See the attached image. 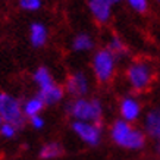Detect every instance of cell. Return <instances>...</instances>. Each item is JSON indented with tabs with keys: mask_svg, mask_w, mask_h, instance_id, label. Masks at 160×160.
<instances>
[{
	"mask_svg": "<svg viewBox=\"0 0 160 160\" xmlns=\"http://www.w3.org/2000/svg\"><path fill=\"white\" fill-rule=\"evenodd\" d=\"M144 129H146L147 135H150L156 141H160V106L153 107L146 115Z\"/></svg>",
	"mask_w": 160,
	"mask_h": 160,
	"instance_id": "cell-9",
	"label": "cell"
},
{
	"mask_svg": "<svg viewBox=\"0 0 160 160\" xmlns=\"http://www.w3.org/2000/svg\"><path fill=\"white\" fill-rule=\"evenodd\" d=\"M31 125L34 126L35 129H41L44 126V119L41 116H34L31 118Z\"/></svg>",
	"mask_w": 160,
	"mask_h": 160,
	"instance_id": "cell-21",
	"label": "cell"
},
{
	"mask_svg": "<svg viewBox=\"0 0 160 160\" xmlns=\"http://www.w3.org/2000/svg\"><path fill=\"white\" fill-rule=\"evenodd\" d=\"M72 131L77 134L88 146H98L102 141V129L100 126L88 122H72Z\"/></svg>",
	"mask_w": 160,
	"mask_h": 160,
	"instance_id": "cell-6",
	"label": "cell"
},
{
	"mask_svg": "<svg viewBox=\"0 0 160 160\" xmlns=\"http://www.w3.org/2000/svg\"><path fill=\"white\" fill-rule=\"evenodd\" d=\"M141 113V104L134 97H125L121 102V115L125 122H134Z\"/></svg>",
	"mask_w": 160,
	"mask_h": 160,
	"instance_id": "cell-10",
	"label": "cell"
},
{
	"mask_svg": "<svg viewBox=\"0 0 160 160\" xmlns=\"http://www.w3.org/2000/svg\"><path fill=\"white\" fill-rule=\"evenodd\" d=\"M66 110L78 122H94V125L102 126L103 106L98 98L85 100L77 98L66 104Z\"/></svg>",
	"mask_w": 160,
	"mask_h": 160,
	"instance_id": "cell-3",
	"label": "cell"
},
{
	"mask_svg": "<svg viewBox=\"0 0 160 160\" xmlns=\"http://www.w3.org/2000/svg\"><path fill=\"white\" fill-rule=\"evenodd\" d=\"M156 151H157V153H160V141H157V142H156Z\"/></svg>",
	"mask_w": 160,
	"mask_h": 160,
	"instance_id": "cell-22",
	"label": "cell"
},
{
	"mask_svg": "<svg viewBox=\"0 0 160 160\" xmlns=\"http://www.w3.org/2000/svg\"><path fill=\"white\" fill-rule=\"evenodd\" d=\"M156 75H157L156 65L148 59L134 60L126 69V79L132 90L137 92L147 91L148 88H151Z\"/></svg>",
	"mask_w": 160,
	"mask_h": 160,
	"instance_id": "cell-1",
	"label": "cell"
},
{
	"mask_svg": "<svg viewBox=\"0 0 160 160\" xmlns=\"http://www.w3.org/2000/svg\"><path fill=\"white\" fill-rule=\"evenodd\" d=\"M115 3L116 2H110V0H90L88 8H90V12L94 16V19L98 24H106L110 19L112 5H115Z\"/></svg>",
	"mask_w": 160,
	"mask_h": 160,
	"instance_id": "cell-7",
	"label": "cell"
},
{
	"mask_svg": "<svg viewBox=\"0 0 160 160\" xmlns=\"http://www.w3.org/2000/svg\"><path fill=\"white\" fill-rule=\"evenodd\" d=\"M128 5L131 6L135 12H138V13H144L148 9V3H147L146 0H129Z\"/></svg>",
	"mask_w": 160,
	"mask_h": 160,
	"instance_id": "cell-19",
	"label": "cell"
},
{
	"mask_svg": "<svg viewBox=\"0 0 160 160\" xmlns=\"http://www.w3.org/2000/svg\"><path fill=\"white\" fill-rule=\"evenodd\" d=\"M0 118L3 122L13 125L16 129H21L25 125V115L21 103L8 92H0Z\"/></svg>",
	"mask_w": 160,
	"mask_h": 160,
	"instance_id": "cell-5",
	"label": "cell"
},
{
	"mask_svg": "<svg viewBox=\"0 0 160 160\" xmlns=\"http://www.w3.org/2000/svg\"><path fill=\"white\" fill-rule=\"evenodd\" d=\"M91 68L94 72V77L100 84L109 82L116 68V56L112 53L109 49H100L94 54L91 62Z\"/></svg>",
	"mask_w": 160,
	"mask_h": 160,
	"instance_id": "cell-4",
	"label": "cell"
},
{
	"mask_svg": "<svg viewBox=\"0 0 160 160\" xmlns=\"http://www.w3.org/2000/svg\"><path fill=\"white\" fill-rule=\"evenodd\" d=\"M72 49L75 52H88L94 49V40L88 34H78L72 41Z\"/></svg>",
	"mask_w": 160,
	"mask_h": 160,
	"instance_id": "cell-15",
	"label": "cell"
},
{
	"mask_svg": "<svg viewBox=\"0 0 160 160\" xmlns=\"http://www.w3.org/2000/svg\"><path fill=\"white\" fill-rule=\"evenodd\" d=\"M110 137L116 146L128 150H140L146 146V134L123 119L116 121L112 125Z\"/></svg>",
	"mask_w": 160,
	"mask_h": 160,
	"instance_id": "cell-2",
	"label": "cell"
},
{
	"mask_svg": "<svg viewBox=\"0 0 160 160\" xmlns=\"http://www.w3.org/2000/svg\"><path fill=\"white\" fill-rule=\"evenodd\" d=\"M44 107V103L40 100L37 96L34 98H29L28 102L25 103L24 106V115L28 118H34V116H38V113L43 110Z\"/></svg>",
	"mask_w": 160,
	"mask_h": 160,
	"instance_id": "cell-16",
	"label": "cell"
},
{
	"mask_svg": "<svg viewBox=\"0 0 160 160\" xmlns=\"http://www.w3.org/2000/svg\"><path fill=\"white\" fill-rule=\"evenodd\" d=\"M16 131H18V129H16L13 125H10V123L3 122V123L0 125V135H3L5 138H13Z\"/></svg>",
	"mask_w": 160,
	"mask_h": 160,
	"instance_id": "cell-18",
	"label": "cell"
},
{
	"mask_svg": "<svg viewBox=\"0 0 160 160\" xmlns=\"http://www.w3.org/2000/svg\"><path fill=\"white\" fill-rule=\"evenodd\" d=\"M2 123H3V121H2V118H0V125H2Z\"/></svg>",
	"mask_w": 160,
	"mask_h": 160,
	"instance_id": "cell-23",
	"label": "cell"
},
{
	"mask_svg": "<svg viewBox=\"0 0 160 160\" xmlns=\"http://www.w3.org/2000/svg\"><path fill=\"white\" fill-rule=\"evenodd\" d=\"M109 50H110L115 56H116V54H123V53H126V46L122 43L121 38L113 37L112 41H110V44H109Z\"/></svg>",
	"mask_w": 160,
	"mask_h": 160,
	"instance_id": "cell-17",
	"label": "cell"
},
{
	"mask_svg": "<svg viewBox=\"0 0 160 160\" xmlns=\"http://www.w3.org/2000/svg\"><path fill=\"white\" fill-rule=\"evenodd\" d=\"M34 81L40 87V91H44V90H47V88L54 85L53 77H52L50 71L46 68V66H40L34 72Z\"/></svg>",
	"mask_w": 160,
	"mask_h": 160,
	"instance_id": "cell-13",
	"label": "cell"
},
{
	"mask_svg": "<svg viewBox=\"0 0 160 160\" xmlns=\"http://www.w3.org/2000/svg\"><path fill=\"white\" fill-rule=\"evenodd\" d=\"M19 6L25 10H38L41 8V2L40 0H21Z\"/></svg>",
	"mask_w": 160,
	"mask_h": 160,
	"instance_id": "cell-20",
	"label": "cell"
},
{
	"mask_svg": "<svg viewBox=\"0 0 160 160\" xmlns=\"http://www.w3.org/2000/svg\"><path fill=\"white\" fill-rule=\"evenodd\" d=\"M63 94H65L63 87L54 84L53 87L47 88V90H44V91H38L37 97L44 103V106H49V104H56V103L60 102L63 98Z\"/></svg>",
	"mask_w": 160,
	"mask_h": 160,
	"instance_id": "cell-11",
	"label": "cell"
},
{
	"mask_svg": "<svg viewBox=\"0 0 160 160\" xmlns=\"http://www.w3.org/2000/svg\"><path fill=\"white\" fill-rule=\"evenodd\" d=\"M66 91L73 97L81 98L88 92V79L84 72H75L66 81Z\"/></svg>",
	"mask_w": 160,
	"mask_h": 160,
	"instance_id": "cell-8",
	"label": "cell"
},
{
	"mask_svg": "<svg viewBox=\"0 0 160 160\" xmlns=\"http://www.w3.org/2000/svg\"><path fill=\"white\" fill-rule=\"evenodd\" d=\"M29 40L34 47H41L47 41V28L40 22H34L29 28Z\"/></svg>",
	"mask_w": 160,
	"mask_h": 160,
	"instance_id": "cell-12",
	"label": "cell"
},
{
	"mask_svg": "<svg viewBox=\"0 0 160 160\" xmlns=\"http://www.w3.org/2000/svg\"><path fill=\"white\" fill-rule=\"evenodd\" d=\"M62 154H63V147L59 142H47L40 150V159L43 160L56 159V157H60Z\"/></svg>",
	"mask_w": 160,
	"mask_h": 160,
	"instance_id": "cell-14",
	"label": "cell"
}]
</instances>
